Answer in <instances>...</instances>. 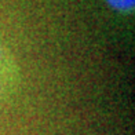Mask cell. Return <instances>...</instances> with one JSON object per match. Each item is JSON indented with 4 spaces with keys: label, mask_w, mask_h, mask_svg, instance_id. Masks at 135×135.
Segmentation results:
<instances>
[{
    "label": "cell",
    "mask_w": 135,
    "mask_h": 135,
    "mask_svg": "<svg viewBox=\"0 0 135 135\" xmlns=\"http://www.w3.org/2000/svg\"><path fill=\"white\" fill-rule=\"evenodd\" d=\"M106 3L114 10L119 11H130L134 8L135 0H106Z\"/></svg>",
    "instance_id": "cell-1"
}]
</instances>
